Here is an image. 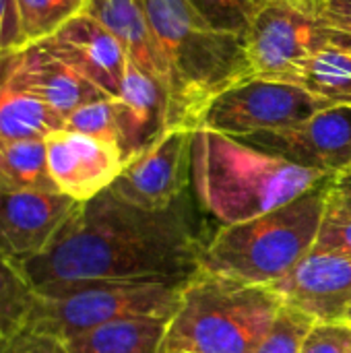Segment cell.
Returning a JSON list of instances; mask_svg holds the SVG:
<instances>
[{
	"label": "cell",
	"instance_id": "1",
	"mask_svg": "<svg viewBox=\"0 0 351 353\" xmlns=\"http://www.w3.org/2000/svg\"><path fill=\"white\" fill-rule=\"evenodd\" d=\"M203 244L180 201L166 211H145L112 188L79 203L50 248L21 265L35 290L85 283L192 277Z\"/></svg>",
	"mask_w": 351,
	"mask_h": 353
},
{
	"label": "cell",
	"instance_id": "2",
	"mask_svg": "<svg viewBox=\"0 0 351 353\" xmlns=\"http://www.w3.org/2000/svg\"><path fill=\"white\" fill-rule=\"evenodd\" d=\"M168 68L170 128L197 130L207 105L254 77L246 35L213 29L186 0H141Z\"/></svg>",
	"mask_w": 351,
	"mask_h": 353
},
{
	"label": "cell",
	"instance_id": "3",
	"mask_svg": "<svg viewBox=\"0 0 351 353\" xmlns=\"http://www.w3.org/2000/svg\"><path fill=\"white\" fill-rule=\"evenodd\" d=\"M190 176L201 205L223 225L275 211L331 180L215 130H192Z\"/></svg>",
	"mask_w": 351,
	"mask_h": 353
},
{
	"label": "cell",
	"instance_id": "4",
	"mask_svg": "<svg viewBox=\"0 0 351 353\" xmlns=\"http://www.w3.org/2000/svg\"><path fill=\"white\" fill-rule=\"evenodd\" d=\"M283 304L273 285L199 269L184 285L161 353H254Z\"/></svg>",
	"mask_w": 351,
	"mask_h": 353
},
{
	"label": "cell",
	"instance_id": "5",
	"mask_svg": "<svg viewBox=\"0 0 351 353\" xmlns=\"http://www.w3.org/2000/svg\"><path fill=\"white\" fill-rule=\"evenodd\" d=\"M331 180L261 217L223 225L203 246L201 269L254 285L281 281L314 248Z\"/></svg>",
	"mask_w": 351,
	"mask_h": 353
},
{
	"label": "cell",
	"instance_id": "6",
	"mask_svg": "<svg viewBox=\"0 0 351 353\" xmlns=\"http://www.w3.org/2000/svg\"><path fill=\"white\" fill-rule=\"evenodd\" d=\"M188 279L85 281L37 290L29 329L68 341L122 319H174Z\"/></svg>",
	"mask_w": 351,
	"mask_h": 353
},
{
	"label": "cell",
	"instance_id": "7",
	"mask_svg": "<svg viewBox=\"0 0 351 353\" xmlns=\"http://www.w3.org/2000/svg\"><path fill=\"white\" fill-rule=\"evenodd\" d=\"M327 108L333 103L300 85L250 77L219 93L203 112L199 128L240 139L300 124Z\"/></svg>",
	"mask_w": 351,
	"mask_h": 353
},
{
	"label": "cell",
	"instance_id": "8",
	"mask_svg": "<svg viewBox=\"0 0 351 353\" xmlns=\"http://www.w3.org/2000/svg\"><path fill=\"white\" fill-rule=\"evenodd\" d=\"M333 41L335 29L314 10L267 2L259 6L246 31V56L254 77L275 79Z\"/></svg>",
	"mask_w": 351,
	"mask_h": 353
},
{
	"label": "cell",
	"instance_id": "9",
	"mask_svg": "<svg viewBox=\"0 0 351 353\" xmlns=\"http://www.w3.org/2000/svg\"><path fill=\"white\" fill-rule=\"evenodd\" d=\"M240 141L296 165L339 174L351 168V105H333L300 124L240 137Z\"/></svg>",
	"mask_w": 351,
	"mask_h": 353
},
{
	"label": "cell",
	"instance_id": "10",
	"mask_svg": "<svg viewBox=\"0 0 351 353\" xmlns=\"http://www.w3.org/2000/svg\"><path fill=\"white\" fill-rule=\"evenodd\" d=\"M192 130L172 128L151 149L130 159L110 186L145 211H166L180 201L190 172Z\"/></svg>",
	"mask_w": 351,
	"mask_h": 353
},
{
	"label": "cell",
	"instance_id": "11",
	"mask_svg": "<svg viewBox=\"0 0 351 353\" xmlns=\"http://www.w3.org/2000/svg\"><path fill=\"white\" fill-rule=\"evenodd\" d=\"M77 205L58 190H0V254L19 267L37 259Z\"/></svg>",
	"mask_w": 351,
	"mask_h": 353
},
{
	"label": "cell",
	"instance_id": "12",
	"mask_svg": "<svg viewBox=\"0 0 351 353\" xmlns=\"http://www.w3.org/2000/svg\"><path fill=\"white\" fill-rule=\"evenodd\" d=\"M46 151L56 190L77 203L108 190L124 170L118 145L66 128L46 137Z\"/></svg>",
	"mask_w": 351,
	"mask_h": 353
},
{
	"label": "cell",
	"instance_id": "13",
	"mask_svg": "<svg viewBox=\"0 0 351 353\" xmlns=\"http://www.w3.org/2000/svg\"><path fill=\"white\" fill-rule=\"evenodd\" d=\"M37 46L74 68L106 95L120 97L130 60L122 43L91 14L72 17Z\"/></svg>",
	"mask_w": 351,
	"mask_h": 353
},
{
	"label": "cell",
	"instance_id": "14",
	"mask_svg": "<svg viewBox=\"0 0 351 353\" xmlns=\"http://www.w3.org/2000/svg\"><path fill=\"white\" fill-rule=\"evenodd\" d=\"M273 288L288 306L306 312L314 321L339 323L351 306V256L310 252Z\"/></svg>",
	"mask_w": 351,
	"mask_h": 353
},
{
	"label": "cell",
	"instance_id": "15",
	"mask_svg": "<svg viewBox=\"0 0 351 353\" xmlns=\"http://www.w3.org/2000/svg\"><path fill=\"white\" fill-rule=\"evenodd\" d=\"M118 112V147L124 165L137 155L151 149L166 132H170V97L168 89L151 74L128 62Z\"/></svg>",
	"mask_w": 351,
	"mask_h": 353
},
{
	"label": "cell",
	"instance_id": "16",
	"mask_svg": "<svg viewBox=\"0 0 351 353\" xmlns=\"http://www.w3.org/2000/svg\"><path fill=\"white\" fill-rule=\"evenodd\" d=\"M6 60L14 83L25 91L37 95L64 120L74 110L110 97L74 68L41 50L37 43L8 54Z\"/></svg>",
	"mask_w": 351,
	"mask_h": 353
},
{
	"label": "cell",
	"instance_id": "17",
	"mask_svg": "<svg viewBox=\"0 0 351 353\" xmlns=\"http://www.w3.org/2000/svg\"><path fill=\"white\" fill-rule=\"evenodd\" d=\"M85 12L122 43L128 60L137 68L168 89V68L141 0H87Z\"/></svg>",
	"mask_w": 351,
	"mask_h": 353
},
{
	"label": "cell",
	"instance_id": "18",
	"mask_svg": "<svg viewBox=\"0 0 351 353\" xmlns=\"http://www.w3.org/2000/svg\"><path fill=\"white\" fill-rule=\"evenodd\" d=\"M64 128V118L37 95L14 83L6 56L0 58V145L46 139Z\"/></svg>",
	"mask_w": 351,
	"mask_h": 353
},
{
	"label": "cell",
	"instance_id": "19",
	"mask_svg": "<svg viewBox=\"0 0 351 353\" xmlns=\"http://www.w3.org/2000/svg\"><path fill=\"white\" fill-rule=\"evenodd\" d=\"M172 319H122L64 341L68 353H161Z\"/></svg>",
	"mask_w": 351,
	"mask_h": 353
},
{
	"label": "cell",
	"instance_id": "20",
	"mask_svg": "<svg viewBox=\"0 0 351 353\" xmlns=\"http://www.w3.org/2000/svg\"><path fill=\"white\" fill-rule=\"evenodd\" d=\"M275 79L300 85L333 105H351V52L345 50L325 48Z\"/></svg>",
	"mask_w": 351,
	"mask_h": 353
},
{
	"label": "cell",
	"instance_id": "21",
	"mask_svg": "<svg viewBox=\"0 0 351 353\" xmlns=\"http://www.w3.org/2000/svg\"><path fill=\"white\" fill-rule=\"evenodd\" d=\"M0 190H56L46 139L0 145Z\"/></svg>",
	"mask_w": 351,
	"mask_h": 353
},
{
	"label": "cell",
	"instance_id": "22",
	"mask_svg": "<svg viewBox=\"0 0 351 353\" xmlns=\"http://www.w3.org/2000/svg\"><path fill=\"white\" fill-rule=\"evenodd\" d=\"M37 298L39 294L23 269L0 254V343L29 327Z\"/></svg>",
	"mask_w": 351,
	"mask_h": 353
},
{
	"label": "cell",
	"instance_id": "23",
	"mask_svg": "<svg viewBox=\"0 0 351 353\" xmlns=\"http://www.w3.org/2000/svg\"><path fill=\"white\" fill-rule=\"evenodd\" d=\"M25 46L54 35L72 17L85 12L87 0H17Z\"/></svg>",
	"mask_w": 351,
	"mask_h": 353
},
{
	"label": "cell",
	"instance_id": "24",
	"mask_svg": "<svg viewBox=\"0 0 351 353\" xmlns=\"http://www.w3.org/2000/svg\"><path fill=\"white\" fill-rule=\"evenodd\" d=\"M317 321L306 312L283 304L271 331L254 353H300L304 337Z\"/></svg>",
	"mask_w": 351,
	"mask_h": 353
},
{
	"label": "cell",
	"instance_id": "25",
	"mask_svg": "<svg viewBox=\"0 0 351 353\" xmlns=\"http://www.w3.org/2000/svg\"><path fill=\"white\" fill-rule=\"evenodd\" d=\"M213 29L246 35L259 4L254 0H186Z\"/></svg>",
	"mask_w": 351,
	"mask_h": 353
},
{
	"label": "cell",
	"instance_id": "26",
	"mask_svg": "<svg viewBox=\"0 0 351 353\" xmlns=\"http://www.w3.org/2000/svg\"><path fill=\"white\" fill-rule=\"evenodd\" d=\"M64 128L118 145L116 97H106V99H99V101H93L74 110L64 120Z\"/></svg>",
	"mask_w": 351,
	"mask_h": 353
},
{
	"label": "cell",
	"instance_id": "27",
	"mask_svg": "<svg viewBox=\"0 0 351 353\" xmlns=\"http://www.w3.org/2000/svg\"><path fill=\"white\" fill-rule=\"evenodd\" d=\"M351 352V325L348 323H321L317 321L300 353H350Z\"/></svg>",
	"mask_w": 351,
	"mask_h": 353
},
{
	"label": "cell",
	"instance_id": "28",
	"mask_svg": "<svg viewBox=\"0 0 351 353\" xmlns=\"http://www.w3.org/2000/svg\"><path fill=\"white\" fill-rule=\"evenodd\" d=\"M312 252H337L351 256V217L325 205V215Z\"/></svg>",
	"mask_w": 351,
	"mask_h": 353
},
{
	"label": "cell",
	"instance_id": "29",
	"mask_svg": "<svg viewBox=\"0 0 351 353\" xmlns=\"http://www.w3.org/2000/svg\"><path fill=\"white\" fill-rule=\"evenodd\" d=\"M0 353H68V347L62 339L27 327L17 337L0 343Z\"/></svg>",
	"mask_w": 351,
	"mask_h": 353
},
{
	"label": "cell",
	"instance_id": "30",
	"mask_svg": "<svg viewBox=\"0 0 351 353\" xmlns=\"http://www.w3.org/2000/svg\"><path fill=\"white\" fill-rule=\"evenodd\" d=\"M25 48L17 0H0V58Z\"/></svg>",
	"mask_w": 351,
	"mask_h": 353
},
{
	"label": "cell",
	"instance_id": "31",
	"mask_svg": "<svg viewBox=\"0 0 351 353\" xmlns=\"http://www.w3.org/2000/svg\"><path fill=\"white\" fill-rule=\"evenodd\" d=\"M314 12L329 27L351 35V0H321Z\"/></svg>",
	"mask_w": 351,
	"mask_h": 353
},
{
	"label": "cell",
	"instance_id": "32",
	"mask_svg": "<svg viewBox=\"0 0 351 353\" xmlns=\"http://www.w3.org/2000/svg\"><path fill=\"white\" fill-rule=\"evenodd\" d=\"M327 207L351 217V168L333 176L327 192Z\"/></svg>",
	"mask_w": 351,
	"mask_h": 353
},
{
	"label": "cell",
	"instance_id": "33",
	"mask_svg": "<svg viewBox=\"0 0 351 353\" xmlns=\"http://www.w3.org/2000/svg\"><path fill=\"white\" fill-rule=\"evenodd\" d=\"M254 2L259 6H263L267 2H285V4H294V6H302V8H310V10H314L321 4V0H254Z\"/></svg>",
	"mask_w": 351,
	"mask_h": 353
},
{
	"label": "cell",
	"instance_id": "34",
	"mask_svg": "<svg viewBox=\"0 0 351 353\" xmlns=\"http://www.w3.org/2000/svg\"><path fill=\"white\" fill-rule=\"evenodd\" d=\"M341 323H348V325H351V306L348 308V312L343 314V319H341Z\"/></svg>",
	"mask_w": 351,
	"mask_h": 353
},
{
	"label": "cell",
	"instance_id": "35",
	"mask_svg": "<svg viewBox=\"0 0 351 353\" xmlns=\"http://www.w3.org/2000/svg\"><path fill=\"white\" fill-rule=\"evenodd\" d=\"M350 353H351V352H350Z\"/></svg>",
	"mask_w": 351,
	"mask_h": 353
}]
</instances>
